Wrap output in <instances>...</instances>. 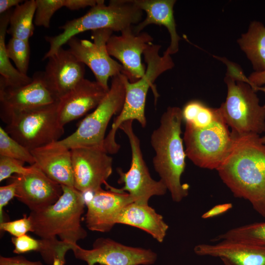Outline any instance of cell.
Instances as JSON below:
<instances>
[{
    "instance_id": "8992f818",
    "label": "cell",
    "mask_w": 265,
    "mask_h": 265,
    "mask_svg": "<svg viewBox=\"0 0 265 265\" xmlns=\"http://www.w3.org/2000/svg\"><path fill=\"white\" fill-rule=\"evenodd\" d=\"M125 94L123 74L111 78L109 90L99 105L80 122L72 134L55 143L69 150L84 147L105 151L107 127L112 117L121 112Z\"/></svg>"
},
{
    "instance_id": "2e32d148",
    "label": "cell",
    "mask_w": 265,
    "mask_h": 265,
    "mask_svg": "<svg viewBox=\"0 0 265 265\" xmlns=\"http://www.w3.org/2000/svg\"><path fill=\"white\" fill-rule=\"evenodd\" d=\"M33 165L30 172L11 177L16 184L15 197L31 212L53 205L63 193L61 185L47 176L35 164Z\"/></svg>"
},
{
    "instance_id": "ba28073f",
    "label": "cell",
    "mask_w": 265,
    "mask_h": 265,
    "mask_svg": "<svg viewBox=\"0 0 265 265\" xmlns=\"http://www.w3.org/2000/svg\"><path fill=\"white\" fill-rule=\"evenodd\" d=\"M58 103L17 116L4 130L30 151L59 140L64 130L58 118Z\"/></svg>"
},
{
    "instance_id": "d6a6232c",
    "label": "cell",
    "mask_w": 265,
    "mask_h": 265,
    "mask_svg": "<svg viewBox=\"0 0 265 265\" xmlns=\"http://www.w3.org/2000/svg\"><path fill=\"white\" fill-rule=\"evenodd\" d=\"M0 229L15 237H20L26 235L28 232L32 231L30 220L26 215H24L23 217L19 219L0 223Z\"/></svg>"
},
{
    "instance_id": "cb8c5ba5",
    "label": "cell",
    "mask_w": 265,
    "mask_h": 265,
    "mask_svg": "<svg viewBox=\"0 0 265 265\" xmlns=\"http://www.w3.org/2000/svg\"><path fill=\"white\" fill-rule=\"evenodd\" d=\"M12 11L1 14L0 18V88L17 87L26 85L32 77L23 74L11 64L6 51L5 36Z\"/></svg>"
},
{
    "instance_id": "8fae6325",
    "label": "cell",
    "mask_w": 265,
    "mask_h": 265,
    "mask_svg": "<svg viewBox=\"0 0 265 265\" xmlns=\"http://www.w3.org/2000/svg\"><path fill=\"white\" fill-rule=\"evenodd\" d=\"M72 250L76 259L87 265H151L158 257L151 249L127 246L105 238H97L91 249L76 244Z\"/></svg>"
},
{
    "instance_id": "603a6c76",
    "label": "cell",
    "mask_w": 265,
    "mask_h": 265,
    "mask_svg": "<svg viewBox=\"0 0 265 265\" xmlns=\"http://www.w3.org/2000/svg\"><path fill=\"white\" fill-rule=\"evenodd\" d=\"M238 43L251 62L254 72L265 71V26L260 21L250 23Z\"/></svg>"
},
{
    "instance_id": "836d02e7",
    "label": "cell",
    "mask_w": 265,
    "mask_h": 265,
    "mask_svg": "<svg viewBox=\"0 0 265 265\" xmlns=\"http://www.w3.org/2000/svg\"><path fill=\"white\" fill-rule=\"evenodd\" d=\"M16 184L11 181L9 184L0 187V223L3 220V207L16 196Z\"/></svg>"
},
{
    "instance_id": "30bf717a",
    "label": "cell",
    "mask_w": 265,
    "mask_h": 265,
    "mask_svg": "<svg viewBox=\"0 0 265 265\" xmlns=\"http://www.w3.org/2000/svg\"><path fill=\"white\" fill-rule=\"evenodd\" d=\"M112 32L108 29L93 30V42L74 36L67 43L69 52L91 69L96 80L106 89H109L108 81L110 78L124 72L122 65L112 59L107 51L106 44Z\"/></svg>"
},
{
    "instance_id": "74e56055",
    "label": "cell",
    "mask_w": 265,
    "mask_h": 265,
    "mask_svg": "<svg viewBox=\"0 0 265 265\" xmlns=\"http://www.w3.org/2000/svg\"><path fill=\"white\" fill-rule=\"evenodd\" d=\"M250 85L254 86H263L265 84V71L262 72L252 73L248 77Z\"/></svg>"
},
{
    "instance_id": "7c38bea8",
    "label": "cell",
    "mask_w": 265,
    "mask_h": 265,
    "mask_svg": "<svg viewBox=\"0 0 265 265\" xmlns=\"http://www.w3.org/2000/svg\"><path fill=\"white\" fill-rule=\"evenodd\" d=\"M59 100L47 86L42 72L35 73L29 83L0 88V117L6 125L26 112L52 105Z\"/></svg>"
},
{
    "instance_id": "d4e9b609",
    "label": "cell",
    "mask_w": 265,
    "mask_h": 265,
    "mask_svg": "<svg viewBox=\"0 0 265 265\" xmlns=\"http://www.w3.org/2000/svg\"><path fill=\"white\" fill-rule=\"evenodd\" d=\"M35 0L24 1L12 11L7 33L11 37L29 41L34 33Z\"/></svg>"
},
{
    "instance_id": "ffe728a7",
    "label": "cell",
    "mask_w": 265,
    "mask_h": 265,
    "mask_svg": "<svg viewBox=\"0 0 265 265\" xmlns=\"http://www.w3.org/2000/svg\"><path fill=\"white\" fill-rule=\"evenodd\" d=\"M30 152L35 164L47 176L60 185L74 187L70 150L53 142Z\"/></svg>"
},
{
    "instance_id": "f1b7e54d",
    "label": "cell",
    "mask_w": 265,
    "mask_h": 265,
    "mask_svg": "<svg viewBox=\"0 0 265 265\" xmlns=\"http://www.w3.org/2000/svg\"><path fill=\"white\" fill-rule=\"evenodd\" d=\"M6 51L17 69L21 73L27 75L30 54L29 41L11 37L6 44Z\"/></svg>"
},
{
    "instance_id": "d6986e66",
    "label": "cell",
    "mask_w": 265,
    "mask_h": 265,
    "mask_svg": "<svg viewBox=\"0 0 265 265\" xmlns=\"http://www.w3.org/2000/svg\"><path fill=\"white\" fill-rule=\"evenodd\" d=\"M200 256L224 259L232 265H265V246L235 239H222L216 243H201L194 248Z\"/></svg>"
},
{
    "instance_id": "7a4b0ae2",
    "label": "cell",
    "mask_w": 265,
    "mask_h": 265,
    "mask_svg": "<svg viewBox=\"0 0 265 265\" xmlns=\"http://www.w3.org/2000/svg\"><path fill=\"white\" fill-rule=\"evenodd\" d=\"M233 137L219 176L234 196L248 201L265 217V144L258 134Z\"/></svg>"
},
{
    "instance_id": "f35d334b",
    "label": "cell",
    "mask_w": 265,
    "mask_h": 265,
    "mask_svg": "<svg viewBox=\"0 0 265 265\" xmlns=\"http://www.w3.org/2000/svg\"><path fill=\"white\" fill-rule=\"evenodd\" d=\"M21 0H0V13L2 14L10 10V9L22 3Z\"/></svg>"
},
{
    "instance_id": "9c48e42d",
    "label": "cell",
    "mask_w": 265,
    "mask_h": 265,
    "mask_svg": "<svg viewBox=\"0 0 265 265\" xmlns=\"http://www.w3.org/2000/svg\"><path fill=\"white\" fill-rule=\"evenodd\" d=\"M133 121H126L119 128L128 138L132 159L128 171L124 172L121 168L117 169L119 175L118 182L124 185L121 190L127 191L133 199V202L148 204L151 197L163 195L167 189L161 180L156 181L151 176L143 157L140 140L133 131Z\"/></svg>"
},
{
    "instance_id": "7402d4cb",
    "label": "cell",
    "mask_w": 265,
    "mask_h": 265,
    "mask_svg": "<svg viewBox=\"0 0 265 265\" xmlns=\"http://www.w3.org/2000/svg\"><path fill=\"white\" fill-rule=\"evenodd\" d=\"M116 224H125L140 229L162 242L169 228L162 216L148 204L132 202L119 213Z\"/></svg>"
},
{
    "instance_id": "83f0119b",
    "label": "cell",
    "mask_w": 265,
    "mask_h": 265,
    "mask_svg": "<svg viewBox=\"0 0 265 265\" xmlns=\"http://www.w3.org/2000/svg\"><path fill=\"white\" fill-rule=\"evenodd\" d=\"M0 156L11 158L29 163H35V160L30 150L13 138L0 127Z\"/></svg>"
},
{
    "instance_id": "5bb4252c",
    "label": "cell",
    "mask_w": 265,
    "mask_h": 265,
    "mask_svg": "<svg viewBox=\"0 0 265 265\" xmlns=\"http://www.w3.org/2000/svg\"><path fill=\"white\" fill-rule=\"evenodd\" d=\"M108 190L102 188L93 192L91 198L86 201L87 211L85 221L87 228L101 233L109 232L116 224L117 218L122 209L133 202L130 194L121 190L106 185Z\"/></svg>"
},
{
    "instance_id": "3957f363",
    "label": "cell",
    "mask_w": 265,
    "mask_h": 265,
    "mask_svg": "<svg viewBox=\"0 0 265 265\" xmlns=\"http://www.w3.org/2000/svg\"><path fill=\"white\" fill-rule=\"evenodd\" d=\"M182 110L168 107L161 115L159 127L152 132L151 145L155 155L154 169L166 186L173 201L181 202L188 194L189 186L181 183L186 154L181 137Z\"/></svg>"
},
{
    "instance_id": "6da1fadb",
    "label": "cell",
    "mask_w": 265,
    "mask_h": 265,
    "mask_svg": "<svg viewBox=\"0 0 265 265\" xmlns=\"http://www.w3.org/2000/svg\"><path fill=\"white\" fill-rule=\"evenodd\" d=\"M63 193L53 205L30 212L32 232L42 240L41 253L50 265H64L68 251L87 236L81 221L86 201L84 193L75 187L61 185Z\"/></svg>"
},
{
    "instance_id": "d590c367",
    "label": "cell",
    "mask_w": 265,
    "mask_h": 265,
    "mask_svg": "<svg viewBox=\"0 0 265 265\" xmlns=\"http://www.w3.org/2000/svg\"><path fill=\"white\" fill-rule=\"evenodd\" d=\"M99 0H64V7L71 10H77L88 6H95Z\"/></svg>"
},
{
    "instance_id": "ab89813d",
    "label": "cell",
    "mask_w": 265,
    "mask_h": 265,
    "mask_svg": "<svg viewBox=\"0 0 265 265\" xmlns=\"http://www.w3.org/2000/svg\"><path fill=\"white\" fill-rule=\"evenodd\" d=\"M252 88L256 92L261 91L265 93V86H254ZM261 140L263 143L265 144V134L263 136L261 137Z\"/></svg>"
},
{
    "instance_id": "60d3db41",
    "label": "cell",
    "mask_w": 265,
    "mask_h": 265,
    "mask_svg": "<svg viewBox=\"0 0 265 265\" xmlns=\"http://www.w3.org/2000/svg\"><path fill=\"white\" fill-rule=\"evenodd\" d=\"M221 260L222 261L224 265H232L230 263H229L227 261L224 259H221Z\"/></svg>"
},
{
    "instance_id": "277c9868",
    "label": "cell",
    "mask_w": 265,
    "mask_h": 265,
    "mask_svg": "<svg viewBox=\"0 0 265 265\" xmlns=\"http://www.w3.org/2000/svg\"><path fill=\"white\" fill-rule=\"evenodd\" d=\"M223 61L227 67L224 78L227 94L218 109L224 121L231 128L232 136L265 132V104H260L256 91L243 80V72L239 66L226 59Z\"/></svg>"
},
{
    "instance_id": "1f68e13d",
    "label": "cell",
    "mask_w": 265,
    "mask_h": 265,
    "mask_svg": "<svg viewBox=\"0 0 265 265\" xmlns=\"http://www.w3.org/2000/svg\"><path fill=\"white\" fill-rule=\"evenodd\" d=\"M11 241L14 246L13 253L17 254L36 251L40 253L43 249L41 239H36L26 234L18 237H12Z\"/></svg>"
},
{
    "instance_id": "484cf974",
    "label": "cell",
    "mask_w": 265,
    "mask_h": 265,
    "mask_svg": "<svg viewBox=\"0 0 265 265\" xmlns=\"http://www.w3.org/2000/svg\"><path fill=\"white\" fill-rule=\"evenodd\" d=\"M182 110L185 124L197 128L210 125L220 116L218 108L210 107L198 100L188 102Z\"/></svg>"
},
{
    "instance_id": "ac0fdd59",
    "label": "cell",
    "mask_w": 265,
    "mask_h": 265,
    "mask_svg": "<svg viewBox=\"0 0 265 265\" xmlns=\"http://www.w3.org/2000/svg\"><path fill=\"white\" fill-rule=\"evenodd\" d=\"M109 89L100 83L83 79L72 90L61 98L57 105V115L62 126L77 119L102 102Z\"/></svg>"
},
{
    "instance_id": "4dcf8cb0",
    "label": "cell",
    "mask_w": 265,
    "mask_h": 265,
    "mask_svg": "<svg viewBox=\"0 0 265 265\" xmlns=\"http://www.w3.org/2000/svg\"><path fill=\"white\" fill-rule=\"evenodd\" d=\"M25 163L18 159L0 156V182L11 177L13 174L25 175L30 172L33 165L25 167Z\"/></svg>"
},
{
    "instance_id": "8d00e7d4",
    "label": "cell",
    "mask_w": 265,
    "mask_h": 265,
    "mask_svg": "<svg viewBox=\"0 0 265 265\" xmlns=\"http://www.w3.org/2000/svg\"><path fill=\"white\" fill-rule=\"evenodd\" d=\"M232 207L233 205L230 203L218 204L203 213L201 217L203 219L212 218L227 212Z\"/></svg>"
},
{
    "instance_id": "f546056e",
    "label": "cell",
    "mask_w": 265,
    "mask_h": 265,
    "mask_svg": "<svg viewBox=\"0 0 265 265\" xmlns=\"http://www.w3.org/2000/svg\"><path fill=\"white\" fill-rule=\"evenodd\" d=\"M36 11L34 23L39 26L49 28L54 13L64 7V0H35Z\"/></svg>"
},
{
    "instance_id": "5b68a950",
    "label": "cell",
    "mask_w": 265,
    "mask_h": 265,
    "mask_svg": "<svg viewBox=\"0 0 265 265\" xmlns=\"http://www.w3.org/2000/svg\"><path fill=\"white\" fill-rule=\"evenodd\" d=\"M142 15L143 11L134 0H111L108 5L105 4L104 0H99L83 16L60 26L59 28L63 30L61 33L45 37L50 48L43 59H48L77 34L101 29L122 31L139 23Z\"/></svg>"
},
{
    "instance_id": "52a82bcc",
    "label": "cell",
    "mask_w": 265,
    "mask_h": 265,
    "mask_svg": "<svg viewBox=\"0 0 265 265\" xmlns=\"http://www.w3.org/2000/svg\"><path fill=\"white\" fill-rule=\"evenodd\" d=\"M186 156L197 166L210 170L219 168L233 142L229 127L221 115L210 125L197 128L186 124L183 136Z\"/></svg>"
},
{
    "instance_id": "4316f807",
    "label": "cell",
    "mask_w": 265,
    "mask_h": 265,
    "mask_svg": "<svg viewBox=\"0 0 265 265\" xmlns=\"http://www.w3.org/2000/svg\"><path fill=\"white\" fill-rule=\"evenodd\" d=\"M235 239L265 246V222H255L232 228L212 240Z\"/></svg>"
},
{
    "instance_id": "e575fe53",
    "label": "cell",
    "mask_w": 265,
    "mask_h": 265,
    "mask_svg": "<svg viewBox=\"0 0 265 265\" xmlns=\"http://www.w3.org/2000/svg\"><path fill=\"white\" fill-rule=\"evenodd\" d=\"M0 265H44L40 261H30L22 256L7 257L0 256Z\"/></svg>"
},
{
    "instance_id": "9a60e30c",
    "label": "cell",
    "mask_w": 265,
    "mask_h": 265,
    "mask_svg": "<svg viewBox=\"0 0 265 265\" xmlns=\"http://www.w3.org/2000/svg\"><path fill=\"white\" fill-rule=\"evenodd\" d=\"M120 35H112L106 48L108 54L117 58L124 68V74L131 82L136 81L145 74L146 68L141 62V54L153 39L147 32L135 33L133 26L121 31Z\"/></svg>"
},
{
    "instance_id": "44dd1931",
    "label": "cell",
    "mask_w": 265,
    "mask_h": 265,
    "mask_svg": "<svg viewBox=\"0 0 265 265\" xmlns=\"http://www.w3.org/2000/svg\"><path fill=\"white\" fill-rule=\"evenodd\" d=\"M136 5L146 13L143 21L133 26L134 32L138 34L147 26L156 24L164 26L170 36V43L164 54L172 55L179 51V41L173 14L175 0H134Z\"/></svg>"
},
{
    "instance_id": "e0dca14e",
    "label": "cell",
    "mask_w": 265,
    "mask_h": 265,
    "mask_svg": "<svg viewBox=\"0 0 265 265\" xmlns=\"http://www.w3.org/2000/svg\"><path fill=\"white\" fill-rule=\"evenodd\" d=\"M48 59L43 78L59 100L84 79L85 65L62 47Z\"/></svg>"
},
{
    "instance_id": "4fadbf2b",
    "label": "cell",
    "mask_w": 265,
    "mask_h": 265,
    "mask_svg": "<svg viewBox=\"0 0 265 265\" xmlns=\"http://www.w3.org/2000/svg\"><path fill=\"white\" fill-rule=\"evenodd\" d=\"M74 187L86 193L94 192L112 173L113 159L103 149L80 147L70 150Z\"/></svg>"
}]
</instances>
